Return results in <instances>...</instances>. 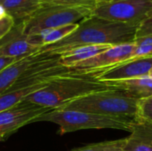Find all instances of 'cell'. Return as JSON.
Returning a JSON list of instances; mask_svg holds the SVG:
<instances>
[{"mask_svg": "<svg viewBox=\"0 0 152 151\" xmlns=\"http://www.w3.org/2000/svg\"><path fill=\"white\" fill-rule=\"evenodd\" d=\"M92 14L93 10L85 7L42 6L22 25L26 35H34L46 29L79 23Z\"/></svg>", "mask_w": 152, "mask_h": 151, "instance_id": "cell-5", "label": "cell"}, {"mask_svg": "<svg viewBox=\"0 0 152 151\" xmlns=\"http://www.w3.org/2000/svg\"><path fill=\"white\" fill-rule=\"evenodd\" d=\"M97 5V0H41L42 6H68L85 7L94 11Z\"/></svg>", "mask_w": 152, "mask_h": 151, "instance_id": "cell-18", "label": "cell"}, {"mask_svg": "<svg viewBox=\"0 0 152 151\" xmlns=\"http://www.w3.org/2000/svg\"><path fill=\"white\" fill-rule=\"evenodd\" d=\"M138 102V100L110 88L93 93L57 109L136 119Z\"/></svg>", "mask_w": 152, "mask_h": 151, "instance_id": "cell-4", "label": "cell"}, {"mask_svg": "<svg viewBox=\"0 0 152 151\" xmlns=\"http://www.w3.org/2000/svg\"><path fill=\"white\" fill-rule=\"evenodd\" d=\"M134 119L94 113L53 109L41 115L36 122H51L60 126V134L86 129H115L132 132Z\"/></svg>", "mask_w": 152, "mask_h": 151, "instance_id": "cell-3", "label": "cell"}, {"mask_svg": "<svg viewBox=\"0 0 152 151\" xmlns=\"http://www.w3.org/2000/svg\"><path fill=\"white\" fill-rule=\"evenodd\" d=\"M103 83L110 88L120 91L127 96L138 101L152 96V77L150 76Z\"/></svg>", "mask_w": 152, "mask_h": 151, "instance_id": "cell-12", "label": "cell"}, {"mask_svg": "<svg viewBox=\"0 0 152 151\" xmlns=\"http://www.w3.org/2000/svg\"><path fill=\"white\" fill-rule=\"evenodd\" d=\"M152 69V56L131 59L103 70L94 71L86 77H93L99 81H116L149 76Z\"/></svg>", "mask_w": 152, "mask_h": 151, "instance_id": "cell-9", "label": "cell"}, {"mask_svg": "<svg viewBox=\"0 0 152 151\" xmlns=\"http://www.w3.org/2000/svg\"><path fill=\"white\" fill-rule=\"evenodd\" d=\"M139 26L109 20L91 15L81 20L77 28L61 41L41 48L40 52L59 55L82 45L133 44Z\"/></svg>", "mask_w": 152, "mask_h": 151, "instance_id": "cell-1", "label": "cell"}, {"mask_svg": "<svg viewBox=\"0 0 152 151\" xmlns=\"http://www.w3.org/2000/svg\"><path fill=\"white\" fill-rule=\"evenodd\" d=\"M124 151H152V125L134 119L132 132L126 138Z\"/></svg>", "mask_w": 152, "mask_h": 151, "instance_id": "cell-13", "label": "cell"}, {"mask_svg": "<svg viewBox=\"0 0 152 151\" xmlns=\"http://www.w3.org/2000/svg\"><path fill=\"white\" fill-rule=\"evenodd\" d=\"M136 119L146 121L152 125V96L139 101Z\"/></svg>", "mask_w": 152, "mask_h": 151, "instance_id": "cell-19", "label": "cell"}, {"mask_svg": "<svg viewBox=\"0 0 152 151\" xmlns=\"http://www.w3.org/2000/svg\"><path fill=\"white\" fill-rule=\"evenodd\" d=\"M92 15L140 26L152 16V0H111L98 3Z\"/></svg>", "mask_w": 152, "mask_h": 151, "instance_id": "cell-6", "label": "cell"}, {"mask_svg": "<svg viewBox=\"0 0 152 151\" xmlns=\"http://www.w3.org/2000/svg\"><path fill=\"white\" fill-rule=\"evenodd\" d=\"M53 55L55 54L45 52H38L9 65L0 72V94L5 93L29 67L36 63L45 61L51 58Z\"/></svg>", "mask_w": 152, "mask_h": 151, "instance_id": "cell-11", "label": "cell"}, {"mask_svg": "<svg viewBox=\"0 0 152 151\" xmlns=\"http://www.w3.org/2000/svg\"><path fill=\"white\" fill-rule=\"evenodd\" d=\"M134 49L135 44L134 43L111 46L98 55L86 60L73 68H70L72 70V75L86 76L91 72L103 70L123 61H128L131 59Z\"/></svg>", "mask_w": 152, "mask_h": 151, "instance_id": "cell-8", "label": "cell"}, {"mask_svg": "<svg viewBox=\"0 0 152 151\" xmlns=\"http://www.w3.org/2000/svg\"><path fill=\"white\" fill-rule=\"evenodd\" d=\"M2 6L14 24H23L41 8V0H5Z\"/></svg>", "mask_w": 152, "mask_h": 151, "instance_id": "cell-14", "label": "cell"}, {"mask_svg": "<svg viewBox=\"0 0 152 151\" xmlns=\"http://www.w3.org/2000/svg\"><path fill=\"white\" fill-rule=\"evenodd\" d=\"M107 89L110 87L95 77L68 75L55 79L23 101L53 109L93 93Z\"/></svg>", "mask_w": 152, "mask_h": 151, "instance_id": "cell-2", "label": "cell"}, {"mask_svg": "<svg viewBox=\"0 0 152 151\" xmlns=\"http://www.w3.org/2000/svg\"><path fill=\"white\" fill-rule=\"evenodd\" d=\"M52 109L22 101L14 107L0 112V142L6 140L21 127L35 123L41 115Z\"/></svg>", "mask_w": 152, "mask_h": 151, "instance_id": "cell-7", "label": "cell"}, {"mask_svg": "<svg viewBox=\"0 0 152 151\" xmlns=\"http://www.w3.org/2000/svg\"><path fill=\"white\" fill-rule=\"evenodd\" d=\"M20 59H15V58H9V57H1L0 56V72L3 71L5 68H7L9 65L12 64L13 62L19 61Z\"/></svg>", "mask_w": 152, "mask_h": 151, "instance_id": "cell-21", "label": "cell"}, {"mask_svg": "<svg viewBox=\"0 0 152 151\" xmlns=\"http://www.w3.org/2000/svg\"><path fill=\"white\" fill-rule=\"evenodd\" d=\"M111 46L112 45L108 44H91L78 46L59 54L60 62L65 67L73 68L77 64L98 55Z\"/></svg>", "mask_w": 152, "mask_h": 151, "instance_id": "cell-15", "label": "cell"}, {"mask_svg": "<svg viewBox=\"0 0 152 151\" xmlns=\"http://www.w3.org/2000/svg\"><path fill=\"white\" fill-rule=\"evenodd\" d=\"M41 48L29 43L22 24H14L11 30L0 41V56L15 59L35 54Z\"/></svg>", "mask_w": 152, "mask_h": 151, "instance_id": "cell-10", "label": "cell"}, {"mask_svg": "<svg viewBox=\"0 0 152 151\" xmlns=\"http://www.w3.org/2000/svg\"><path fill=\"white\" fill-rule=\"evenodd\" d=\"M109 1H111V0H97V4H98V3H104V2H109Z\"/></svg>", "mask_w": 152, "mask_h": 151, "instance_id": "cell-22", "label": "cell"}, {"mask_svg": "<svg viewBox=\"0 0 152 151\" xmlns=\"http://www.w3.org/2000/svg\"><path fill=\"white\" fill-rule=\"evenodd\" d=\"M149 76L152 77V69H151V72H150V75H149Z\"/></svg>", "mask_w": 152, "mask_h": 151, "instance_id": "cell-24", "label": "cell"}, {"mask_svg": "<svg viewBox=\"0 0 152 151\" xmlns=\"http://www.w3.org/2000/svg\"><path fill=\"white\" fill-rule=\"evenodd\" d=\"M4 1H5V0H0V5H2V4H3Z\"/></svg>", "mask_w": 152, "mask_h": 151, "instance_id": "cell-23", "label": "cell"}, {"mask_svg": "<svg viewBox=\"0 0 152 151\" xmlns=\"http://www.w3.org/2000/svg\"><path fill=\"white\" fill-rule=\"evenodd\" d=\"M77 25L78 23L70 24V25L62 26L55 28L46 29L34 35H28V39L30 44L38 46L40 48H43L45 46L61 41V39L69 36L71 32H73L77 28Z\"/></svg>", "mask_w": 152, "mask_h": 151, "instance_id": "cell-16", "label": "cell"}, {"mask_svg": "<svg viewBox=\"0 0 152 151\" xmlns=\"http://www.w3.org/2000/svg\"><path fill=\"white\" fill-rule=\"evenodd\" d=\"M126 143V138L105 141L98 143H92L81 148L75 149L71 151H124V146Z\"/></svg>", "mask_w": 152, "mask_h": 151, "instance_id": "cell-17", "label": "cell"}, {"mask_svg": "<svg viewBox=\"0 0 152 151\" xmlns=\"http://www.w3.org/2000/svg\"><path fill=\"white\" fill-rule=\"evenodd\" d=\"M13 25L14 22L9 15H6L5 17L0 20V41L11 30Z\"/></svg>", "mask_w": 152, "mask_h": 151, "instance_id": "cell-20", "label": "cell"}]
</instances>
